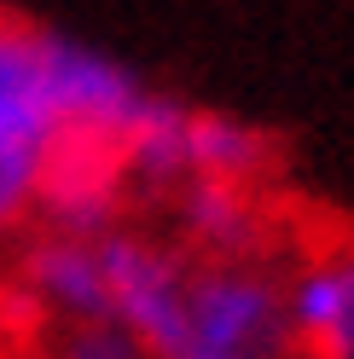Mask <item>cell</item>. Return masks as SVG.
I'll return each mask as SVG.
<instances>
[{
  "mask_svg": "<svg viewBox=\"0 0 354 359\" xmlns=\"http://www.w3.org/2000/svg\"><path fill=\"white\" fill-rule=\"evenodd\" d=\"M296 336L284 319V284L256 261L186 266L181 313L157 359H291Z\"/></svg>",
  "mask_w": 354,
  "mask_h": 359,
  "instance_id": "6da1fadb",
  "label": "cell"
},
{
  "mask_svg": "<svg viewBox=\"0 0 354 359\" xmlns=\"http://www.w3.org/2000/svg\"><path fill=\"white\" fill-rule=\"evenodd\" d=\"M35 58H41V87H47L58 140H93L117 151L122 133L145 110L151 87L110 53L58 29H35Z\"/></svg>",
  "mask_w": 354,
  "mask_h": 359,
  "instance_id": "7a4b0ae2",
  "label": "cell"
},
{
  "mask_svg": "<svg viewBox=\"0 0 354 359\" xmlns=\"http://www.w3.org/2000/svg\"><path fill=\"white\" fill-rule=\"evenodd\" d=\"M58 151V122L41 87V58H35V29L0 18V232L18 226Z\"/></svg>",
  "mask_w": 354,
  "mask_h": 359,
  "instance_id": "3957f363",
  "label": "cell"
},
{
  "mask_svg": "<svg viewBox=\"0 0 354 359\" xmlns=\"http://www.w3.org/2000/svg\"><path fill=\"white\" fill-rule=\"evenodd\" d=\"M117 191H122V156L93 140H58L47 174H41V197L47 220L58 238H105L117 220Z\"/></svg>",
  "mask_w": 354,
  "mask_h": 359,
  "instance_id": "277c9868",
  "label": "cell"
},
{
  "mask_svg": "<svg viewBox=\"0 0 354 359\" xmlns=\"http://www.w3.org/2000/svg\"><path fill=\"white\" fill-rule=\"evenodd\" d=\"M284 319L308 359H354V243H337L284 284Z\"/></svg>",
  "mask_w": 354,
  "mask_h": 359,
  "instance_id": "5b68a950",
  "label": "cell"
},
{
  "mask_svg": "<svg viewBox=\"0 0 354 359\" xmlns=\"http://www.w3.org/2000/svg\"><path fill=\"white\" fill-rule=\"evenodd\" d=\"M24 278L53 313H64L70 325H99L110 319V290H105V266L99 250L87 238H41L24 255Z\"/></svg>",
  "mask_w": 354,
  "mask_h": 359,
  "instance_id": "8992f818",
  "label": "cell"
},
{
  "mask_svg": "<svg viewBox=\"0 0 354 359\" xmlns=\"http://www.w3.org/2000/svg\"><path fill=\"white\" fill-rule=\"evenodd\" d=\"M181 232L209 261H250L268 238L250 186H221V180H186L181 186Z\"/></svg>",
  "mask_w": 354,
  "mask_h": 359,
  "instance_id": "52a82bcc",
  "label": "cell"
},
{
  "mask_svg": "<svg viewBox=\"0 0 354 359\" xmlns=\"http://www.w3.org/2000/svg\"><path fill=\"white\" fill-rule=\"evenodd\" d=\"M268 168V140L221 110L186 116V180H221V186H250Z\"/></svg>",
  "mask_w": 354,
  "mask_h": 359,
  "instance_id": "ba28073f",
  "label": "cell"
},
{
  "mask_svg": "<svg viewBox=\"0 0 354 359\" xmlns=\"http://www.w3.org/2000/svg\"><path fill=\"white\" fill-rule=\"evenodd\" d=\"M186 104H174L163 93H151L145 110L134 116V128L122 133V174L140 180V186H186Z\"/></svg>",
  "mask_w": 354,
  "mask_h": 359,
  "instance_id": "9c48e42d",
  "label": "cell"
},
{
  "mask_svg": "<svg viewBox=\"0 0 354 359\" xmlns=\"http://www.w3.org/2000/svg\"><path fill=\"white\" fill-rule=\"evenodd\" d=\"M53 359H145V348H140L122 325L99 319V325H76V330L58 342Z\"/></svg>",
  "mask_w": 354,
  "mask_h": 359,
  "instance_id": "30bf717a",
  "label": "cell"
}]
</instances>
